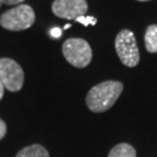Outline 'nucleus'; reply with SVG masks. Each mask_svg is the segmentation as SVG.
Returning <instances> with one entry per match:
<instances>
[{
	"mask_svg": "<svg viewBox=\"0 0 157 157\" xmlns=\"http://www.w3.org/2000/svg\"><path fill=\"white\" fill-rule=\"evenodd\" d=\"M124 84L117 80H106L93 86L86 95V105L92 112L102 113L108 111L117 102Z\"/></svg>",
	"mask_w": 157,
	"mask_h": 157,
	"instance_id": "obj_1",
	"label": "nucleus"
},
{
	"mask_svg": "<svg viewBox=\"0 0 157 157\" xmlns=\"http://www.w3.org/2000/svg\"><path fill=\"white\" fill-rule=\"evenodd\" d=\"M35 22V12L29 5L21 4L6 11L0 17V26L11 32L30 28Z\"/></svg>",
	"mask_w": 157,
	"mask_h": 157,
	"instance_id": "obj_2",
	"label": "nucleus"
},
{
	"mask_svg": "<svg viewBox=\"0 0 157 157\" xmlns=\"http://www.w3.org/2000/svg\"><path fill=\"white\" fill-rule=\"evenodd\" d=\"M115 50L121 63L128 67H135L140 62V51L133 32L122 29L115 37Z\"/></svg>",
	"mask_w": 157,
	"mask_h": 157,
	"instance_id": "obj_3",
	"label": "nucleus"
},
{
	"mask_svg": "<svg viewBox=\"0 0 157 157\" xmlns=\"http://www.w3.org/2000/svg\"><path fill=\"white\" fill-rule=\"evenodd\" d=\"M62 51L67 62L79 69L87 67L92 61L91 45L84 39H67L63 43Z\"/></svg>",
	"mask_w": 157,
	"mask_h": 157,
	"instance_id": "obj_4",
	"label": "nucleus"
},
{
	"mask_svg": "<svg viewBox=\"0 0 157 157\" xmlns=\"http://www.w3.org/2000/svg\"><path fill=\"white\" fill-rule=\"evenodd\" d=\"M0 80L8 91H20L25 82V72L22 67L12 58H0Z\"/></svg>",
	"mask_w": 157,
	"mask_h": 157,
	"instance_id": "obj_5",
	"label": "nucleus"
},
{
	"mask_svg": "<svg viewBox=\"0 0 157 157\" xmlns=\"http://www.w3.org/2000/svg\"><path fill=\"white\" fill-rule=\"evenodd\" d=\"M52 13L58 17L76 20L87 12L86 0H55L51 6Z\"/></svg>",
	"mask_w": 157,
	"mask_h": 157,
	"instance_id": "obj_6",
	"label": "nucleus"
},
{
	"mask_svg": "<svg viewBox=\"0 0 157 157\" xmlns=\"http://www.w3.org/2000/svg\"><path fill=\"white\" fill-rule=\"evenodd\" d=\"M146 49L151 54L157 52V25H150L144 34Z\"/></svg>",
	"mask_w": 157,
	"mask_h": 157,
	"instance_id": "obj_7",
	"label": "nucleus"
},
{
	"mask_svg": "<svg viewBox=\"0 0 157 157\" xmlns=\"http://www.w3.org/2000/svg\"><path fill=\"white\" fill-rule=\"evenodd\" d=\"M17 157H49V152L41 144H33L20 150Z\"/></svg>",
	"mask_w": 157,
	"mask_h": 157,
	"instance_id": "obj_8",
	"label": "nucleus"
},
{
	"mask_svg": "<svg viewBox=\"0 0 157 157\" xmlns=\"http://www.w3.org/2000/svg\"><path fill=\"white\" fill-rule=\"evenodd\" d=\"M107 157H136V151L128 143H119L113 148Z\"/></svg>",
	"mask_w": 157,
	"mask_h": 157,
	"instance_id": "obj_9",
	"label": "nucleus"
},
{
	"mask_svg": "<svg viewBox=\"0 0 157 157\" xmlns=\"http://www.w3.org/2000/svg\"><path fill=\"white\" fill-rule=\"evenodd\" d=\"M76 22L82 23L85 27H89V26H94L95 23H97V19L94 17H85V15H83V17H77Z\"/></svg>",
	"mask_w": 157,
	"mask_h": 157,
	"instance_id": "obj_10",
	"label": "nucleus"
},
{
	"mask_svg": "<svg viewBox=\"0 0 157 157\" xmlns=\"http://www.w3.org/2000/svg\"><path fill=\"white\" fill-rule=\"evenodd\" d=\"M62 33H63V30L61 28H58V27H55V28H52L50 30L51 37H54V39H58V37H61Z\"/></svg>",
	"mask_w": 157,
	"mask_h": 157,
	"instance_id": "obj_11",
	"label": "nucleus"
},
{
	"mask_svg": "<svg viewBox=\"0 0 157 157\" xmlns=\"http://www.w3.org/2000/svg\"><path fill=\"white\" fill-rule=\"evenodd\" d=\"M23 1L25 0H2V4L10 6H17V5H21Z\"/></svg>",
	"mask_w": 157,
	"mask_h": 157,
	"instance_id": "obj_12",
	"label": "nucleus"
},
{
	"mask_svg": "<svg viewBox=\"0 0 157 157\" xmlns=\"http://www.w3.org/2000/svg\"><path fill=\"white\" fill-rule=\"evenodd\" d=\"M6 132H7V127H6V124L0 119V140L6 135Z\"/></svg>",
	"mask_w": 157,
	"mask_h": 157,
	"instance_id": "obj_13",
	"label": "nucleus"
},
{
	"mask_svg": "<svg viewBox=\"0 0 157 157\" xmlns=\"http://www.w3.org/2000/svg\"><path fill=\"white\" fill-rule=\"evenodd\" d=\"M4 91H5V86H4V84H2L1 80H0V100H1L2 97H4Z\"/></svg>",
	"mask_w": 157,
	"mask_h": 157,
	"instance_id": "obj_14",
	"label": "nucleus"
},
{
	"mask_svg": "<svg viewBox=\"0 0 157 157\" xmlns=\"http://www.w3.org/2000/svg\"><path fill=\"white\" fill-rule=\"evenodd\" d=\"M70 27H71V25H70V23H67V25L64 26V29H69Z\"/></svg>",
	"mask_w": 157,
	"mask_h": 157,
	"instance_id": "obj_15",
	"label": "nucleus"
},
{
	"mask_svg": "<svg viewBox=\"0 0 157 157\" xmlns=\"http://www.w3.org/2000/svg\"><path fill=\"white\" fill-rule=\"evenodd\" d=\"M2 5H4V4H2V0H0V7H1Z\"/></svg>",
	"mask_w": 157,
	"mask_h": 157,
	"instance_id": "obj_16",
	"label": "nucleus"
},
{
	"mask_svg": "<svg viewBox=\"0 0 157 157\" xmlns=\"http://www.w3.org/2000/svg\"><path fill=\"white\" fill-rule=\"evenodd\" d=\"M137 1H149V0H137Z\"/></svg>",
	"mask_w": 157,
	"mask_h": 157,
	"instance_id": "obj_17",
	"label": "nucleus"
}]
</instances>
